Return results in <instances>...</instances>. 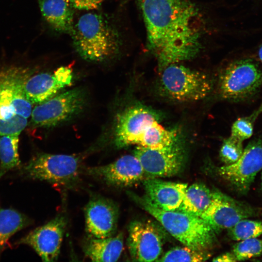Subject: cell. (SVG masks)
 I'll return each instance as SVG.
<instances>
[{
    "instance_id": "5",
    "label": "cell",
    "mask_w": 262,
    "mask_h": 262,
    "mask_svg": "<svg viewBox=\"0 0 262 262\" xmlns=\"http://www.w3.org/2000/svg\"><path fill=\"white\" fill-rule=\"evenodd\" d=\"M81 158L74 155L39 153L25 165L21 174L33 180L71 187L82 173Z\"/></svg>"
},
{
    "instance_id": "13",
    "label": "cell",
    "mask_w": 262,
    "mask_h": 262,
    "mask_svg": "<svg viewBox=\"0 0 262 262\" xmlns=\"http://www.w3.org/2000/svg\"><path fill=\"white\" fill-rule=\"evenodd\" d=\"M66 225L64 216L59 215L30 231L17 242L32 247L43 262L56 261Z\"/></svg>"
},
{
    "instance_id": "15",
    "label": "cell",
    "mask_w": 262,
    "mask_h": 262,
    "mask_svg": "<svg viewBox=\"0 0 262 262\" xmlns=\"http://www.w3.org/2000/svg\"><path fill=\"white\" fill-rule=\"evenodd\" d=\"M85 229L89 237L104 238L115 234L119 208L113 200L102 196L93 197L84 208Z\"/></svg>"
},
{
    "instance_id": "9",
    "label": "cell",
    "mask_w": 262,
    "mask_h": 262,
    "mask_svg": "<svg viewBox=\"0 0 262 262\" xmlns=\"http://www.w3.org/2000/svg\"><path fill=\"white\" fill-rule=\"evenodd\" d=\"M164 240L163 230L152 221L135 220L129 225L127 244L133 261H156L162 253Z\"/></svg>"
},
{
    "instance_id": "17",
    "label": "cell",
    "mask_w": 262,
    "mask_h": 262,
    "mask_svg": "<svg viewBox=\"0 0 262 262\" xmlns=\"http://www.w3.org/2000/svg\"><path fill=\"white\" fill-rule=\"evenodd\" d=\"M70 67L61 66L54 72L41 73L29 77L24 86L25 94L32 103L40 104L54 97L72 81Z\"/></svg>"
},
{
    "instance_id": "12",
    "label": "cell",
    "mask_w": 262,
    "mask_h": 262,
    "mask_svg": "<svg viewBox=\"0 0 262 262\" xmlns=\"http://www.w3.org/2000/svg\"><path fill=\"white\" fill-rule=\"evenodd\" d=\"M254 214V209L249 205L216 190L214 191L211 204L200 217L217 233Z\"/></svg>"
},
{
    "instance_id": "14",
    "label": "cell",
    "mask_w": 262,
    "mask_h": 262,
    "mask_svg": "<svg viewBox=\"0 0 262 262\" xmlns=\"http://www.w3.org/2000/svg\"><path fill=\"white\" fill-rule=\"evenodd\" d=\"M86 173L116 187H128L145 179V173L138 159L126 155L109 164L89 167Z\"/></svg>"
},
{
    "instance_id": "25",
    "label": "cell",
    "mask_w": 262,
    "mask_h": 262,
    "mask_svg": "<svg viewBox=\"0 0 262 262\" xmlns=\"http://www.w3.org/2000/svg\"><path fill=\"white\" fill-rule=\"evenodd\" d=\"M209 257V253L206 251H200L184 246L170 249L156 261L202 262L207 260Z\"/></svg>"
},
{
    "instance_id": "3",
    "label": "cell",
    "mask_w": 262,
    "mask_h": 262,
    "mask_svg": "<svg viewBox=\"0 0 262 262\" xmlns=\"http://www.w3.org/2000/svg\"><path fill=\"white\" fill-rule=\"evenodd\" d=\"M32 73L28 68L10 67L0 70V136L18 135L25 128L32 103L24 91Z\"/></svg>"
},
{
    "instance_id": "18",
    "label": "cell",
    "mask_w": 262,
    "mask_h": 262,
    "mask_svg": "<svg viewBox=\"0 0 262 262\" xmlns=\"http://www.w3.org/2000/svg\"><path fill=\"white\" fill-rule=\"evenodd\" d=\"M145 195L153 204L165 211H173L180 207L187 184L164 181L154 177L143 180Z\"/></svg>"
},
{
    "instance_id": "7",
    "label": "cell",
    "mask_w": 262,
    "mask_h": 262,
    "mask_svg": "<svg viewBox=\"0 0 262 262\" xmlns=\"http://www.w3.org/2000/svg\"><path fill=\"white\" fill-rule=\"evenodd\" d=\"M262 85V69L253 59L234 61L221 72L220 94L225 99L241 100L253 95Z\"/></svg>"
},
{
    "instance_id": "11",
    "label": "cell",
    "mask_w": 262,
    "mask_h": 262,
    "mask_svg": "<svg viewBox=\"0 0 262 262\" xmlns=\"http://www.w3.org/2000/svg\"><path fill=\"white\" fill-rule=\"evenodd\" d=\"M262 170V138H260L247 145L238 161L219 167L218 173L238 192L246 194Z\"/></svg>"
},
{
    "instance_id": "22",
    "label": "cell",
    "mask_w": 262,
    "mask_h": 262,
    "mask_svg": "<svg viewBox=\"0 0 262 262\" xmlns=\"http://www.w3.org/2000/svg\"><path fill=\"white\" fill-rule=\"evenodd\" d=\"M179 139L177 130L166 129L158 121H155L141 134L136 145L151 148H162L173 144Z\"/></svg>"
},
{
    "instance_id": "10",
    "label": "cell",
    "mask_w": 262,
    "mask_h": 262,
    "mask_svg": "<svg viewBox=\"0 0 262 262\" xmlns=\"http://www.w3.org/2000/svg\"><path fill=\"white\" fill-rule=\"evenodd\" d=\"M133 154L140 162L145 175L154 178L176 175L182 169L185 161L184 149L179 139L162 148L138 146Z\"/></svg>"
},
{
    "instance_id": "26",
    "label": "cell",
    "mask_w": 262,
    "mask_h": 262,
    "mask_svg": "<svg viewBox=\"0 0 262 262\" xmlns=\"http://www.w3.org/2000/svg\"><path fill=\"white\" fill-rule=\"evenodd\" d=\"M228 230L229 238L236 241L259 237L262 235V222L245 218Z\"/></svg>"
},
{
    "instance_id": "8",
    "label": "cell",
    "mask_w": 262,
    "mask_h": 262,
    "mask_svg": "<svg viewBox=\"0 0 262 262\" xmlns=\"http://www.w3.org/2000/svg\"><path fill=\"white\" fill-rule=\"evenodd\" d=\"M87 99L85 91L80 87L55 96L32 110V122L38 127H50L66 121L83 111Z\"/></svg>"
},
{
    "instance_id": "24",
    "label": "cell",
    "mask_w": 262,
    "mask_h": 262,
    "mask_svg": "<svg viewBox=\"0 0 262 262\" xmlns=\"http://www.w3.org/2000/svg\"><path fill=\"white\" fill-rule=\"evenodd\" d=\"M18 136L4 135L0 136V179L9 171L20 166Z\"/></svg>"
},
{
    "instance_id": "20",
    "label": "cell",
    "mask_w": 262,
    "mask_h": 262,
    "mask_svg": "<svg viewBox=\"0 0 262 262\" xmlns=\"http://www.w3.org/2000/svg\"><path fill=\"white\" fill-rule=\"evenodd\" d=\"M123 249V235H116L104 238L89 237L83 246L86 256L94 262H116Z\"/></svg>"
},
{
    "instance_id": "27",
    "label": "cell",
    "mask_w": 262,
    "mask_h": 262,
    "mask_svg": "<svg viewBox=\"0 0 262 262\" xmlns=\"http://www.w3.org/2000/svg\"><path fill=\"white\" fill-rule=\"evenodd\" d=\"M235 244L232 251L237 261H245L262 255V239H247Z\"/></svg>"
},
{
    "instance_id": "33",
    "label": "cell",
    "mask_w": 262,
    "mask_h": 262,
    "mask_svg": "<svg viewBox=\"0 0 262 262\" xmlns=\"http://www.w3.org/2000/svg\"><path fill=\"white\" fill-rule=\"evenodd\" d=\"M261 188L262 190V175H261Z\"/></svg>"
},
{
    "instance_id": "23",
    "label": "cell",
    "mask_w": 262,
    "mask_h": 262,
    "mask_svg": "<svg viewBox=\"0 0 262 262\" xmlns=\"http://www.w3.org/2000/svg\"><path fill=\"white\" fill-rule=\"evenodd\" d=\"M31 224V219L18 211L0 208V254L9 239L16 232Z\"/></svg>"
},
{
    "instance_id": "4",
    "label": "cell",
    "mask_w": 262,
    "mask_h": 262,
    "mask_svg": "<svg viewBox=\"0 0 262 262\" xmlns=\"http://www.w3.org/2000/svg\"><path fill=\"white\" fill-rule=\"evenodd\" d=\"M70 35L77 52L86 61H104L119 52L120 40L117 31L99 14L83 15Z\"/></svg>"
},
{
    "instance_id": "31",
    "label": "cell",
    "mask_w": 262,
    "mask_h": 262,
    "mask_svg": "<svg viewBox=\"0 0 262 262\" xmlns=\"http://www.w3.org/2000/svg\"><path fill=\"white\" fill-rule=\"evenodd\" d=\"M213 262H232L237 261L232 252H227L221 254L215 258L213 260Z\"/></svg>"
},
{
    "instance_id": "19",
    "label": "cell",
    "mask_w": 262,
    "mask_h": 262,
    "mask_svg": "<svg viewBox=\"0 0 262 262\" xmlns=\"http://www.w3.org/2000/svg\"><path fill=\"white\" fill-rule=\"evenodd\" d=\"M41 14L55 31L71 34L74 27L73 7L68 0H38Z\"/></svg>"
},
{
    "instance_id": "16",
    "label": "cell",
    "mask_w": 262,
    "mask_h": 262,
    "mask_svg": "<svg viewBox=\"0 0 262 262\" xmlns=\"http://www.w3.org/2000/svg\"><path fill=\"white\" fill-rule=\"evenodd\" d=\"M158 114L143 105H136L126 109L118 115L115 129V142L118 147L136 144L143 131L155 121Z\"/></svg>"
},
{
    "instance_id": "2",
    "label": "cell",
    "mask_w": 262,
    "mask_h": 262,
    "mask_svg": "<svg viewBox=\"0 0 262 262\" xmlns=\"http://www.w3.org/2000/svg\"><path fill=\"white\" fill-rule=\"evenodd\" d=\"M128 195L184 246L207 251L215 244L216 233L201 217L180 209L163 210L153 204L144 195L139 196L130 192Z\"/></svg>"
},
{
    "instance_id": "32",
    "label": "cell",
    "mask_w": 262,
    "mask_h": 262,
    "mask_svg": "<svg viewBox=\"0 0 262 262\" xmlns=\"http://www.w3.org/2000/svg\"><path fill=\"white\" fill-rule=\"evenodd\" d=\"M258 55L259 59L262 64V44L260 46L258 51Z\"/></svg>"
},
{
    "instance_id": "21",
    "label": "cell",
    "mask_w": 262,
    "mask_h": 262,
    "mask_svg": "<svg viewBox=\"0 0 262 262\" xmlns=\"http://www.w3.org/2000/svg\"><path fill=\"white\" fill-rule=\"evenodd\" d=\"M213 193L214 191L201 183L187 185L182 202L178 209L200 217L211 204Z\"/></svg>"
},
{
    "instance_id": "1",
    "label": "cell",
    "mask_w": 262,
    "mask_h": 262,
    "mask_svg": "<svg viewBox=\"0 0 262 262\" xmlns=\"http://www.w3.org/2000/svg\"><path fill=\"white\" fill-rule=\"evenodd\" d=\"M142 15L148 49L159 69L193 59L202 48V19L189 0H136Z\"/></svg>"
},
{
    "instance_id": "30",
    "label": "cell",
    "mask_w": 262,
    "mask_h": 262,
    "mask_svg": "<svg viewBox=\"0 0 262 262\" xmlns=\"http://www.w3.org/2000/svg\"><path fill=\"white\" fill-rule=\"evenodd\" d=\"M71 5L80 10H93L98 8L104 0H68Z\"/></svg>"
},
{
    "instance_id": "29",
    "label": "cell",
    "mask_w": 262,
    "mask_h": 262,
    "mask_svg": "<svg viewBox=\"0 0 262 262\" xmlns=\"http://www.w3.org/2000/svg\"><path fill=\"white\" fill-rule=\"evenodd\" d=\"M253 122L252 116L238 118L231 126L230 136L242 142L249 138L253 134Z\"/></svg>"
},
{
    "instance_id": "28",
    "label": "cell",
    "mask_w": 262,
    "mask_h": 262,
    "mask_svg": "<svg viewBox=\"0 0 262 262\" xmlns=\"http://www.w3.org/2000/svg\"><path fill=\"white\" fill-rule=\"evenodd\" d=\"M243 142L230 136L225 139L219 150V157L224 165L234 163L239 160L244 151Z\"/></svg>"
},
{
    "instance_id": "6",
    "label": "cell",
    "mask_w": 262,
    "mask_h": 262,
    "mask_svg": "<svg viewBox=\"0 0 262 262\" xmlns=\"http://www.w3.org/2000/svg\"><path fill=\"white\" fill-rule=\"evenodd\" d=\"M160 79V89L165 97L179 101L198 100L210 93L212 83L204 73L173 64L164 67Z\"/></svg>"
}]
</instances>
